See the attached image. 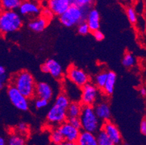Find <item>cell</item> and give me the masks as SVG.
Instances as JSON below:
<instances>
[{
	"label": "cell",
	"instance_id": "cell-1",
	"mask_svg": "<svg viewBox=\"0 0 146 145\" xmlns=\"http://www.w3.org/2000/svg\"><path fill=\"white\" fill-rule=\"evenodd\" d=\"M11 85L29 99L35 97L36 82L34 75L26 70H20L12 76L10 79Z\"/></svg>",
	"mask_w": 146,
	"mask_h": 145
},
{
	"label": "cell",
	"instance_id": "cell-2",
	"mask_svg": "<svg viewBox=\"0 0 146 145\" xmlns=\"http://www.w3.org/2000/svg\"><path fill=\"white\" fill-rule=\"evenodd\" d=\"M23 25L21 16L14 10H4L0 14V32L1 34H12L18 31Z\"/></svg>",
	"mask_w": 146,
	"mask_h": 145
},
{
	"label": "cell",
	"instance_id": "cell-3",
	"mask_svg": "<svg viewBox=\"0 0 146 145\" xmlns=\"http://www.w3.org/2000/svg\"><path fill=\"white\" fill-rule=\"evenodd\" d=\"M90 9L81 7L71 4L66 12L61 15L60 21L63 26L68 28L78 26L83 21H85L87 12Z\"/></svg>",
	"mask_w": 146,
	"mask_h": 145
},
{
	"label": "cell",
	"instance_id": "cell-4",
	"mask_svg": "<svg viewBox=\"0 0 146 145\" xmlns=\"http://www.w3.org/2000/svg\"><path fill=\"white\" fill-rule=\"evenodd\" d=\"M79 119L83 131L97 134L101 129L102 122L95 114L93 106H83Z\"/></svg>",
	"mask_w": 146,
	"mask_h": 145
},
{
	"label": "cell",
	"instance_id": "cell-5",
	"mask_svg": "<svg viewBox=\"0 0 146 145\" xmlns=\"http://www.w3.org/2000/svg\"><path fill=\"white\" fill-rule=\"evenodd\" d=\"M99 97V89L93 83L88 82L81 88L80 103L83 106H94Z\"/></svg>",
	"mask_w": 146,
	"mask_h": 145
},
{
	"label": "cell",
	"instance_id": "cell-6",
	"mask_svg": "<svg viewBox=\"0 0 146 145\" xmlns=\"http://www.w3.org/2000/svg\"><path fill=\"white\" fill-rule=\"evenodd\" d=\"M67 79L79 87L82 88L90 82V76L84 70L71 65L67 69Z\"/></svg>",
	"mask_w": 146,
	"mask_h": 145
},
{
	"label": "cell",
	"instance_id": "cell-7",
	"mask_svg": "<svg viewBox=\"0 0 146 145\" xmlns=\"http://www.w3.org/2000/svg\"><path fill=\"white\" fill-rule=\"evenodd\" d=\"M7 95L11 103L17 109L21 111H27L29 109V99L23 95L13 85L9 86Z\"/></svg>",
	"mask_w": 146,
	"mask_h": 145
},
{
	"label": "cell",
	"instance_id": "cell-8",
	"mask_svg": "<svg viewBox=\"0 0 146 145\" xmlns=\"http://www.w3.org/2000/svg\"><path fill=\"white\" fill-rule=\"evenodd\" d=\"M67 108L59 105L55 103L52 106L51 108L47 114V120L49 123L54 126H59L61 123H64L67 121Z\"/></svg>",
	"mask_w": 146,
	"mask_h": 145
},
{
	"label": "cell",
	"instance_id": "cell-9",
	"mask_svg": "<svg viewBox=\"0 0 146 145\" xmlns=\"http://www.w3.org/2000/svg\"><path fill=\"white\" fill-rule=\"evenodd\" d=\"M101 129L106 133L115 145L122 144V136L119 128L111 121H107L102 123Z\"/></svg>",
	"mask_w": 146,
	"mask_h": 145
},
{
	"label": "cell",
	"instance_id": "cell-10",
	"mask_svg": "<svg viewBox=\"0 0 146 145\" xmlns=\"http://www.w3.org/2000/svg\"><path fill=\"white\" fill-rule=\"evenodd\" d=\"M41 70L44 73H50L53 78L61 79L63 75V67L57 60L48 59L41 66Z\"/></svg>",
	"mask_w": 146,
	"mask_h": 145
},
{
	"label": "cell",
	"instance_id": "cell-11",
	"mask_svg": "<svg viewBox=\"0 0 146 145\" xmlns=\"http://www.w3.org/2000/svg\"><path fill=\"white\" fill-rule=\"evenodd\" d=\"M58 130L63 135L64 141L71 142H76L77 141L81 133V130L71 126L66 121L64 123H61L58 126Z\"/></svg>",
	"mask_w": 146,
	"mask_h": 145
},
{
	"label": "cell",
	"instance_id": "cell-12",
	"mask_svg": "<svg viewBox=\"0 0 146 145\" xmlns=\"http://www.w3.org/2000/svg\"><path fill=\"white\" fill-rule=\"evenodd\" d=\"M18 11L23 16H37L41 13V8L36 2L30 0L22 1Z\"/></svg>",
	"mask_w": 146,
	"mask_h": 145
},
{
	"label": "cell",
	"instance_id": "cell-13",
	"mask_svg": "<svg viewBox=\"0 0 146 145\" xmlns=\"http://www.w3.org/2000/svg\"><path fill=\"white\" fill-rule=\"evenodd\" d=\"M72 4L71 0H49L48 8L55 15L60 16Z\"/></svg>",
	"mask_w": 146,
	"mask_h": 145
},
{
	"label": "cell",
	"instance_id": "cell-14",
	"mask_svg": "<svg viewBox=\"0 0 146 145\" xmlns=\"http://www.w3.org/2000/svg\"><path fill=\"white\" fill-rule=\"evenodd\" d=\"M95 114L101 122L107 121L111 119V112L109 104L106 102H97L93 106Z\"/></svg>",
	"mask_w": 146,
	"mask_h": 145
},
{
	"label": "cell",
	"instance_id": "cell-15",
	"mask_svg": "<svg viewBox=\"0 0 146 145\" xmlns=\"http://www.w3.org/2000/svg\"><path fill=\"white\" fill-rule=\"evenodd\" d=\"M86 23L90 28V32L99 30L100 26V15L96 9L90 8L86 16Z\"/></svg>",
	"mask_w": 146,
	"mask_h": 145
},
{
	"label": "cell",
	"instance_id": "cell-16",
	"mask_svg": "<svg viewBox=\"0 0 146 145\" xmlns=\"http://www.w3.org/2000/svg\"><path fill=\"white\" fill-rule=\"evenodd\" d=\"M53 96L51 86L46 82H39L36 85L35 97L50 101Z\"/></svg>",
	"mask_w": 146,
	"mask_h": 145
},
{
	"label": "cell",
	"instance_id": "cell-17",
	"mask_svg": "<svg viewBox=\"0 0 146 145\" xmlns=\"http://www.w3.org/2000/svg\"><path fill=\"white\" fill-rule=\"evenodd\" d=\"M49 24V21L47 20L43 16L37 17L34 19L31 20L29 23V28L31 30L36 33L42 32L47 27Z\"/></svg>",
	"mask_w": 146,
	"mask_h": 145
},
{
	"label": "cell",
	"instance_id": "cell-18",
	"mask_svg": "<svg viewBox=\"0 0 146 145\" xmlns=\"http://www.w3.org/2000/svg\"><path fill=\"white\" fill-rule=\"evenodd\" d=\"M76 143L77 145H98L95 134L84 131H81Z\"/></svg>",
	"mask_w": 146,
	"mask_h": 145
},
{
	"label": "cell",
	"instance_id": "cell-19",
	"mask_svg": "<svg viewBox=\"0 0 146 145\" xmlns=\"http://www.w3.org/2000/svg\"><path fill=\"white\" fill-rule=\"evenodd\" d=\"M116 74L113 71L108 72V77L106 80V83L103 86V92L106 96H111L113 93L114 88H115V84L116 82Z\"/></svg>",
	"mask_w": 146,
	"mask_h": 145
},
{
	"label": "cell",
	"instance_id": "cell-20",
	"mask_svg": "<svg viewBox=\"0 0 146 145\" xmlns=\"http://www.w3.org/2000/svg\"><path fill=\"white\" fill-rule=\"evenodd\" d=\"M83 105L80 102H71L66 110L67 118H78L82 112Z\"/></svg>",
	"mask_w": 146,
	"mask_h": 145
},
{
	"label": "cell",
	"instance_id": "cell-21",
	"mask_svg": "<svg viewBox=\"0 0 146 145\" xmlns=\"http://www.w3.org/2000/svg\"><path fill=\"white\" fill-rule=\"evenodd\" d=\"M4 10H14L16 11L21 6L22 0H0Z\"/></svg>",
	"mask_w": 146,
	"mask_h": 145
},
{
	"label": "cell",
	"instance_id": "cell-22",
	"mask_svg": "<svg viewBox=\"0 0 146 145\" xmlns=\"http://www.w3.org/2000/svg\"><path fill=\"white\" fill-rule=\"evenodd\" d=\"M98 145H115L107 134L102 129L97 132L96 135Z\"/></svg>",
	"mask_w": 146,
	"mask_h": 145
},
{
	"label": "cell",
	"instance_id": "cell-23",
	"mask_svg": "<svg viewBox=\"0 0 146 145\" xmlns=\"http://www.w3.org/2000/svg\"><path fill=\"white\" fill-rule=\"evenodd\" d=\"M7 145H26V140L22 134H13L9 137Z\"/></svg>",
	"mask_w": 146,
	"mask_h": 145
},
{
	"label": "cell",
	"instance_id": "cell-24",
	"mask_svg": "<svg viewBox=\"0 0 146 145\" xmlns=\"http://www.w3.org/2000/svg\"><path fill=\"white\" fill-rule=\"evenodd\" d=\"M108 77L107 71H101L99 73L97 74L95 78V83L94 84L99 89H103V86L106 83V80Z\"/></svg>",
	"mask_w": 146,
	"mask_h": 145
},
{
	"label": "cell",
	"instance_id": "cell-25",
	"mask_svg": "<svg viewBox=\"0 0 146 145\" xmlns=\"http://www.w3.org/2000/svg\"><path fill=\"white\" fill-rule=\"evenodd\" d=\"M137 62V60L133 54L131 52H127L124 54L123 59H122V64L126 68H132L135 66Z\"/></svg>",
	"mask_w": 146,
	"mask_h": 145
},
{
	"label": "cell",
	"instance_id": "cell-26",
	"mask_svg": "<svg viewBox=\"0 0 146 145\" xmlns=\"http://www.w3.org/2000/svg\"><path fill=\"white\" fill-rule=\"evenodd\" d=\"M50 142L52 144V145L61 143V142H63V141H64L63 135H62L61 133L60 132L58 127L54 128V129L51 131L50 135Z\"/></svg>",
	"mask_w": 146,
	"mask_h": 145
},
{
	"label": "cell",
	"instance_id": "cell-27",
	"mask_svg": "<svg viewBox=\"0 0 146 145\" xmlns=\"http://www.w3.org/2000/svg\"><path fill=\"white\" fill-rule=\"evenodd\" d=\"M126 13H127V15L129 19V21L132 24L137 23L138 20L137 13L135 10V8L132 7H129L127 8Z\"/></svg>",
	"mask_w": 146,
	"mask_h": 145
},
{
	"label": "cell",
	"instance_id": "cell-28",
	"mask_svg": "<svg viewBox=\"0 0 146 145\" xmlns=\"http://www.w3.org/2000/svg\"><path fill=\"white\" fill-rule=\"evenodd\" d=\"M94 2L95 0H71V2L74 5L87 9H90Z\"/></svg>",
	"mask_w": 146,
	"mask_h": 145
},
{
	"label": "cell",
	"instance_id": "cell-29",
	"mask_svg": "<svg viewBox=\"0 0 146 145\" xmlns=\"http://www.w3.org/2000/svg\"><path fill=\"white\" fill-rule=\"evenodd\" d=\"M8 80L6 70L3 66H0V91L5 87Z\"/></svg>",
	"mask_w": 146,
	"mask_h": 145
},
{
	"label": "cell",
	"instance_id": "cell-30",
	"mask_svg": "<svg viewBox=\"0 0 146 145\" xmlns=\"http://www.w3.org/2000/svg\"><path fill=\"white\" fill-rule=\"evenodd\" d=\"M77 30L78 33L81 35L85 36L87 35L90 32V28H89L88 25L86 23V21H83L81 23H79L77 26Z\"/></svg>",
	"mask_w": 146,
	"mask_h": 145
},
{
	"label": "cell",
	"instance_id": "cell-31",
	"mask_svg": "<svg viewBox=\"0 0 146 145\" xmlns=\"http://www.w3.org/2000/svg\"><path fill=\"white\" fill-rule=\"evenodd\" d=\"M48 103L49 101L47 100V99L37 97L35 99V102H34V105H35L36 108L38 109V110H40V109H43L47 107L48 105Z\"/></svg>",
	"mask_w": 146,
	"mask_h": 145
},
{
	"label": "cell",
	"instance_id": "cell-32",
	"mask_svg": "<svg viewBox=\"0 0 146 145\" xmlns=\"http://www.w3.org/2000/svg\"><path fill=\"white\" fill-rule=\"evenodd\" d=\"M67 121L68 122L71 126L74 127L78 129L82 130V123H81V121L79 119V117L78 118H67Z\"/></svg>",
	"mask_w": 146,
	"mask_h": 145
},
{
	"label": "cell",
	"instance_id": "cell-33",
	"mask_svg": "<svg viewBox=\"0 0 146 145\" xmlns=\"http://www.w3.org/2000/svg\"><path fill=\"white\" fill-rule=\"evenodd\" d=\"M17 130L21 134H26V133L29 132V125L25 122H21L17 126Z\"/></svg>",
	"mask_w": 146,
	"mask_h": 145
},
{
	"label": "cell",
	"instance_id": "cell-34",
	"mask_svg": "<svg viewBox=\"0 0 146 145\" xmlns=\"http://www.w3.org/2000/svg\"><path fill=\"white\" fill-rule=\"evenodd\" d=\"M42 16H43L44 18H45L47 20H48V21H50L53 18L54 14H53L52 12L49 8H45V9H44L43 11H42Z\"/></svg>",
	"mask_w": 146,
	"mask_h": 145
},
{
	"label": "cell",
	"instance_id": "cell-35",
	"mask_svg": "<svg viewBox=\"0 0 146 145\" xmlns=\"http://www.w3.org/2000/svg\"><path fill=\"white\" fill-rule=\"evenodd\" d=\"M93 34L94 38H95V40L98 41V42H100V41H103L105 38V36L103 34V32H101L100 30H95V31L92 32Z\"/></svg>",
	"mask_w": 146,
	"mask_h": 145
},
{
	"label": "cell",
	"instance_id": "cell-36",
	"mask_svg": "<svg viewBox=\"0 0 146 145\" xmlns=\"http://www.w3.org/2000/svg\"><path fill=\"white\" fill-rule=\"evenodd\" d=\"M140 132L143 135H145L146 134V120L145 118H143L142 120L141 123H140Z\"/></svg>",
	"mask_w": 146,
	"mask_h": 145
},
{
	"label": "cell",
	"instance_id": "cell-37",
	"mask_svg": "<svg viewBox=\"0 0 146 145\" xmlns=\"http://www.w3.org/2000/svg\"><path fill=\"white\" fill-rule=\"evenodd\" d=\"M53 145H77L76 142H66V141H63L61 143L57 144H53Z\"/></svg>",
	"mask_w": 146,
	"mask_h": 145
},
{
	"label": "cell",
	"instance_id": "cell-38",
	"mask_svg": "<svg viewBox=\"0 0 146 145\" xmlns=\"http://www.w3.org/2000/svg\"><path fill=\"white\" fill-rule=\"evenodd\" d=\"M139 91H140V95L142 96V97H145V95H146V89L144 87V86H142V87H140Z\"/></svg>",
	"mask_w": 146,
	"mask_h": 145
},
{
	"label": "cell",
	"instance_id": "cell-39",
	"mask_svg": "<svg viewBox=\"0 0 146 145\" xmlns=\"http://www.w3.org/2000/svg\"><path fill=\"white\" fill-rule=\"evenodd\" d=\"M0 145H6V142L2 136H0Z\"/></svg>",
	"mask_w": 146,
	"mask_h": 145
},
{
	"label": "cell",
	"instance_id": "cell-40",
	"mask_svg": "<svg viewBox=\"0 0 146 145\" xmlns=\"http://www.w3.org/2000/svg\"><path fill=\"white\" fill-rule=\"evenodd\" d=\"M3 11H4V9H3V7H2L1 3H0V14H1V13H2Z\"/></svg>",
	"mask_w": 146,
	"mask_h": 145
},
{
	"label": "cell",
	"instance_id": "cell-41",
	"mask_svg": "<svg viewBox=\"0 0 146 145\" xmlns=\"http://www.w3.org/2000/svg\"><path fill=\"white\" fill-rule=\"evenodd\" d=\"M124 145H130V144H125Z\"/></svg>",
	"mask_w": 146,
	"mask_h": 145
},
{
	"label": "cell",
	"instance_id": "cell-42",
	"mask_svg": "<svg viewBox=\"0 0 146 145\" xmlns=\"http://www.w3.org/2000/svg\"><path fill=\"white\" fill-rule=\"evenodd\" d=\"M120 1H124V0H120Z\"/></svg>",
	"mask_w": 146,
	"mask_h": 145
},
{
	"label": "cell",
	"instance_id": "cell-43",
	"mask_svg": "<svg viewBox=\"0 0 146 145\" xmlns=\"http://www.w3.org/2000/svg\"><path fill=\"white\" fill-rule=\"evenodd\" d=\"M0 34H1V32H0Z\"/></svg>",
	"mask_w": 146,
	"mask_h": 145
}]
</instances>
